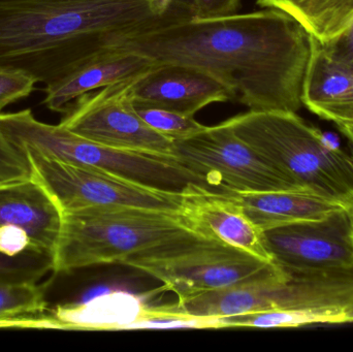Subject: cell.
<instances>
[{"mask_svg": "<svg viewBox=\"0 0 353 352\" xmlns=\"http://www.w3.org/2000/svg\"><path fill=\"white\" fill-rule=\"evenodd\" d=\"M105 49L134 52L157 64L205 70L230 87L234 101L249 111L298 113L313 37L285 12L267 8L171 21L116 37Z\"/></svg>", "mask_w": 353, "mask_h": 352, "instance_id": "1", "label": "cell"}, {"mask_svg": "<svg viewBox=\"0 0 353 352\" xmlns=\"http://www.w3.org/2000/svg\"><path fill=\"white\" fill-rule=\"evenodd\" d=\"M184 18L172 0H0V66L51 84L116 37Z\"/></svg>", "mask_w": 353, "mask_h": 352, "instance_id": "2", "label": "cell"}, {"mask_svg": "<svg viewBox=\"0 0 353 352\" xmlns=\"http://www.w3.org/2000/svg\"><path fill=\"white\" fill-rule=\"evenodd\" d=\"M261 158L303 189L353 203V175L347 153L296 113L249 111L223 121Z\"/></svg>", "mask_w": 353, "mask_h": 352, "instance_id": "3", "label": "cell"}, {"mask_svg": "<svg viewBox=\"0 0 353 352\" xmlns=\"http://www.w3.org/2000/svg\"><path fill=\"white\" fill-rule=\"evenodd\" d=\"M191 231L182 215L171 211L123 205L63 211L53 273L122 265L134 254Z\"/></svg>", "mask_w": 353, "mask_h": 352, "instance_id": "4", "label": "cell"}, {"mask_svg": "<svg viewBox=\"0 0 353 352\" xmlns=\"http://www.w3.org/2000/svg\"><path fill=\"white\" fill-rule=\"evenodd\" d=\"M0 132L20 150L31 149L58 161L97 167L159 189L183 191L189 184L205 187L173 156L105 146L60 123L39 121L29 109L0 113Z\"/></svg>", "mask_w": 353, "mask_h": 352, "instance_id": "5", "label": "cell"}, {"mask_svg": "<svg viewBox=\"0 0 353 352\" xmlns=\"http://www.w3.org/2000/svg\"><path fill=\"white\" fill-rule=\"evenodd\" d=\"M122 265L161 281L163 289L176 293L179 302L207 291L288 275L275 262L195 231L134 254Z\"/></svg>", "mask_w": 353, "mask_h": 352, "instance_id": "6", "label": "cell"}, {"mask_svg": "<svg viewBox=\"0 0 353 352\" xmlns=\"http://www.w3.org/2000/svg\"><path fill=\"white\" fill-rule=\"evenodd\" d=\"M172 156L212 191L305 190L271 167L223 122L175 141Z\"/></svg>", "mask_w": 353, "mask_h": 352, "instance_id": "7", "label": "cell"}, {"mask_svg": "<svg viewBox=\"0 0 353 352\" xmlns=\"http://www.w3.org/2000/svg\"><path fill=\"white\" fill-rule=\"evenodd\" d=\"M31 175L53 196L60 210L123 205L180 212L183 192L159 189L88 165H74L22 149Z\"/></svg>", "mask_w": 353, "mask_h": 352, "instance_id": "8", "label": "cell"}, {"mask_svg": "<svg viewBox=\"0 0 353 352\" xmlns=\"http://www.w3.org/2000/svg\"><path fill=\"white\" fill-rule=\"evenodd\" d=\"M138 78L82 95L66 107L60 124L112 148L172 156L173 141L150 127L137 111L132 86Z\"/></svg>", "mask_w": 353, "mask_h": 352, "instance_id": "9", "label": "cell"}, {"mask_svg": "<svg viewBox=\"0 0 353 352\" xmlns=\"http://www.w3.org/2000/svg\"><path fill=\"white\" fill-rule=\"evenodd\" d=\"M263 239L273 262L288 274L353 266L352 227L347 208L323 218L265 229Z\"/></svg>", "mask_w": 353, "mask_h": 352, "instance_id": "10", "label": "cell"}, {"mask_svg": "<svg viewBox=\"0 0 353 352\" xmlns=\"http://www.w3.org/2000/svg\"><path fill=\"white\" fill-rule=\"evenodd\" d=\"M62 211L32 175L0 180V253L54 258Z\"/></svg>", "mask_w": 353, "mask_h": 352, "instance_id": "11", "label": "cell"}, {"mask_svg": "<svg viewBox=\"0 0 353 352\" xmlns=\"http://www.w3.org/2000/svg\"><path fill=\"white\" fill-rule=\"evenodd\" d=\"M137 107L169 110L194 116L211 103L234 101L230 87L205 70L183 64H157L134 81Z\"/></svg>", "mask_w": 353, "mask_h": 352, "instance_id": "12", "label": "cell"}, {"mask_svg": "<svg viewBox=\"0 0 353 352\" xmlns=\"http://www.w3.org/2000/svg\"><path fill=\"white\" fill-rule=\"evenodd\" d=\"M180 214L195 233L273 262L265 247L263 231L234 200L197 184L183 190Z\"/></svg>", "mask_w": 353, "mask_h": 352, "instance_id": "13", "label": "cell"}, {"mask_svg": "<svg viewBox=\"0 0 353 352\" xmlns=\"http://www.w3.org/2000/svg\"><path fill=\"white\" fill-rule=\"evenodd\" d=\"M157 65L152 60L134 52L103 50L65 76L46 85L43 105L51 111L63 113L82 95L142 76Z\"/></svg>", "mask_w": 353, "mask_h": 352, "instance_id": "14", "label": "cell"}, {"mask_svg": "<svg viewBox=\"0 0 353 352\" xmlns=\"http://www.w3.org/2000/svg\"><path fill=\"white\" fill-rule=\"evenodd\" d=\"M302 99L321 119L353 122V66L334 59L314 39Z\"/></svg>", "mask_w": 353, "mask_h": 352, "instance_id": "15", "label": "cell"}, {"mask_svg": "<svg viewBox=\"0 0 353 352\" xmlns=\"http://www.w3.org/2000/svg\"><path fill=\"white\" fill-rule=\"evenodd\" d=\"M243 209L261 231L296 222L323 218L345 205L308 190L265 192H221Z\"/></svg>", "mask_w": 353, "mask_h": 352, "instance_id": "16", "label": "cell"}, {"mask_svg": "<svg viewBox=\"0 0 353 352\" xmlns=\"http://www.w3.org/2000/svg\"><path fill=\"white\" fill-rule=\"evenodd\" d=\"M145 307L138 296L114 291L81 303L58 304L49 310L65 331H124Z\"/></svg>", "mask_w": 353, "mask_h": 352, "instance_id": "17", "label": "cell"}, {"mask_svg": "<svg viewBox=\"0 0 353 352\" xmlns=\"http://www.w3.org/2000/svg\"><path fill=\"white\" fill-rule=\"evenodd\" d=\"M256 4L285 12L323 45L341 37L353 24V0H256Z\"/></svg>", "mask_w": 353, "mask_h": 352, "instance_id": "18", "label": "cell"}, {"mask_svg": "<svg viewBox=\"0 0 353 352\" xmlns=\"http://www.w3.org/2000/svg\"><path fill=\"white\" fill-rule=\"evenodd\" d=\"M47 283H0V330H62L49 310Z\"/></svg>", "mask_w": 353, "mask_h": 352, "instance_id": "19", "label": "cell"}, {"mask_svg": "<svg viewBox=\"0 0 353 352\" xmlns=\"http://www.w3.org/2000/svg\"><path fill=\"white\" fill-rule=\"evenodd\" d=\"M347 313L348 310L341 308L280 309L221 318L226 328L286 329L311 324H348Z\"/></svg>", "mask_w": 353, "mask_h": 352, "instance_id": "20", "label": "cell"}, {"mask_svg": "<svg viewBox=\"0 0 353 352\" xmlns=\"http://www.w3.org/2000/svg\"><path fill=\"white\" fill-rule=\"evenodd\" d=\"M221 316H199L190 314L178 304L161 307H145L134 322L124 331L171 330V329H196L218 330L225 329Z\"/></svg>", "mask_w": 353, "mask_h": 352, "instance_id": "21", "label": "cell"}, {"mask_svg": "<svg viewBox=\"0 0 353 352\" xmlns=\"http://www.w3.org/2000/svg\"><path fill=\"white\" fill-rule=\"evenodd\" d=\"M53 273V258L26 253L10 256L0 253V283L39 282Z\"/></svg>", "mask_w": 353, "mask_h": 352, "instance_id": "22", "label": "cell"}, {"mask_svg": "<svg viewBox=\"0 0 353 352\" xmlns=\"http://www.w3.org/2000/svg\"><path fill=\"white\" fill-rule=\"evenodd\" d=\"M136 109L150 127L173 142L190 138L207 127L197 122L192 116L183 115L169 110L137 105Z\"/></svg>", "mask_w": 353, "mask_h": 352, "instance_id": "23", "label": "cell"}, {"mask_svg": "<svg viewBox=\"0 0 353 352\" xmlns=\"http://www.w3.org/2000/svg\"><path fill=\"white\" fill-rule=\"evenodd\" d=\"M37 83L23 70L0 66V113L6 105L29 96Z\"/></svg>", "mask_w": 353, "mask_h": 352, "instance_id": "24", "label": "cell"}, {"mask_svg": "<svg viewBox=\"0 0 353 352\" xmlns=\"http://www.w3.org/2000/svg\"><path fill=\"white\" fill-rule=\"evenodd\" d=\"M189 19L208 20L236 14L241 0H174Z\"/></svg>", "mask_w": 353, "mask_h": 352, "instance_id": "25", "label": "cell"}, {"mask_svg": "<svg viewBox=\"0 0 353 352\" xmlns=\"http://www.w3.org/2000/svg\"><path fill=\"white\" fill-rule=\"evenodd\" d=\"M26 155L0 132V180L30 175Z\"/></svg>", "mask_w": 353, "mask_h": 352, "instance_id": "26", "label": "cell"}, {"mask_svg": "<svg viewBox=\"0 0 353 352\" xmlns=\"http://www.w3.org/2000/svg\"><path fill=\"white\" fill-rule=\"evenodd\" d=\"M323 45L334 59L353 66V24L341 37Z\"/></svg>", "mask_w": 353, "mask_h": 352, "instance_id": "27", "label": "cell"}, {"mask_svg": "<svg viewBox=\"0 0 353 352\" xmlns=\"http://www.w3.org/2000/svg\"><path fill=\"white\" fill-rule=\"evenodd\" d=\"M344 136L347 138L350 146L353 147V122H340L336 123Z\"/></svg>", "mask_w": 353, "mask_h": 352, "instance_id": "28", "label": "cell"}, {"mask_svg": "<svg viewBox=\"0 0 353 352\" xmlns=\"http://www.w3.org/2000/svg\"><path fill=\"white\" fill-rule=\"evenodd\" d=\"M347 161L348 165H350V169H352L353 175V147H352V151H350V154H347Z\"/></svg>", "mask_w": 353, "mask_h": 352, "instance_id": "29", "label": "cell"}, {"mask_svg": "<svg viewBox=\"0 0 353 352\" xmlns=\"http://www.w3.org/2000/svg\"><path fill=\"white\" fill-rule=\"evenodd\" d=\"M348 213H350V221H352V236H353V203L347 207Z\"/></svg>", "mask_w": 353, "mask_h": 352, "instance_id": "30", "label": "cell"}, {"mask_svg": "<svg viewBox=\"0 0 353 352\" xmlns=\"http://www.w3.org/2000/svg\"><path fill=\"white\" fill-rule=\"evenodd\" d=\"M347 318L348 324H353V308L352 309L348 310Z\"/></svg>", "mask_w": 353, "mask_h": 352, "instance_id": "31", "label": "cell"}]
</instances>
